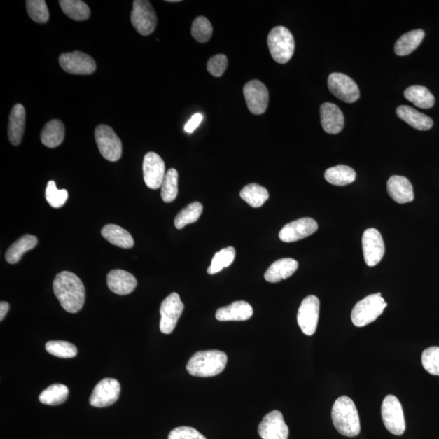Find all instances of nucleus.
I'll return each instance as SVG.
<instances>
[{"mask_svg":"<svg viewBox=\"0 0 439 439\" xmlns=\"http://www.w3.org/2000/svg\"><path fill=\"white\" fill-rule=\"evenodd\" d=\"M168 439H207L195 428L181 426L174 428L169 433Z\"/></svg>","mask_w":439,"mask_h":439,"instance_id":"c03bdc74","label":"nucleus"},{"mask_svg":"<svg viewBox=\"0 0 439 439\" xmlns=\"http://www.w3.org/2000/svg\"><path fill=\"white\" fill-rule=\"evenodd\" d=\"M263 439H288L289 428L280 411H272L263 418L258 427Z\"/></svg>","mask_w":439,"mask_h":439,"instance_id":"f3484780","label":"nucleus"},{"mask_svg":"<svg viewBox=\"0 0 439 439\" xmlns=\"http://www.w3.org/2000/svg\"><path fill=\"white\" fill-rule=\"evenodd\" d=\"M252 315L253 309L249 302L243 300L232 302L216 312V320L219 321H244L249 320Z\"/></svg>","mask_w":439,"mask_h":439,"instance_id":"4be33fe9","label":"nucleus"},{"mask_svg":"<svg viewBox=\"0 0 439 439\" xmlns=\"http://www.w3.org/2000/svg\"><path fill=\"white\" fill-rule=\"evenodd\" d=\"M130 20L137 32L144 36L153 33L158 25V16L148 0H134Z\"/></svg>","mask_w":439,"mask_h":439,"instance_id":"0eeeda50","label":"nucleus"},{"mask_svg":"<svg viewBox=\"0 0 439 439\" xmlns=\"http://www.w3.org/2000/svg\"><path fill=\"white\" fill-rule=\"evenodd\" d=\"M109 288L115 294L126 295L133 292L137 286L135 277L127 271L114 270L109 272L107 276Z\"/></svg>","mask_w":439,"mask_h":439,"instance_id":"aec40b11","label":"nucleus"},{"mask_svg":"<svg viewBox=\"0 0 439 439\" xmlns=\"http://www.w3.org/2000/svg\"><path fill=\"white\" fill-rule=\"evenodd\" d=\"M144 179L150 189H159L162 186L165 176V165L158 154L146 153L143 163Z\"/></svg>","mask_w":439,"mask_h":439,"instance_id":"dca6fc26","label":"nucleus"},{"mask_svg":"<svg viewBox=\"0 0 439 439\" xmlns=\"http://www.w3.org/2000/svg\"><path fill=\"white\" fill-rule=\"evenodd\" d=\"M59 63L65 72L71 74L89 75L97 70V63L87 53L76 50L60 55Z\"/></svg>","mask_w":439,"mask_h":439,"instance_id":"f8f14e48","label":"nucleus"},{"mask_svg":"<svg viewBox=\"0 0 439 439\" xmlns=\"http://www.w3.org/2000/svg\"><path fill=\"white\" fill-rule=\"evenodd\" d=\"M318 230L317 222L312 218L298 219L286 225L279 233V239L285 243H293L314 235Z\"/></svg>","mask_w":439,"mask_h":439,"instance_id":"a211bd4d","label":"nucleus"},{"mask_svg":"<svg viewBox=\"0 0 439 439\" xmlns=\"http://www.w3.org/2000/svg\"><path fill=\"white\" fill-rule=\"evenodd\" d=\"M59 4L64 14L75 21H85L90 16L88 5L82 0H60Z\"/></svg>","mask_w":439,"mask_h":439,"instance_id":"473e14b6","label":"nucleus"},{"mask_svg":"<svg viewBox=\"0 0 439 439\" xmlns=\"http://www.w3.org/2000/svg\"><path fill=\"white\" fill-rule=\"evenodd\" d=\"M53 291L65 311L77 314L83 309L85 299V286L79 277L73 272L63 271L55 276Z\"/></svg>","mask_w":439,"mask_h":439,"instance_id":"f257e3e1","label":"nucleus"},{"mask_svg":"<svg viewBox=\"0 0 439 439\" xmlns=\"http://www.w3.org/2000/svg\"><path fill=\"white\" fill-rule=\"evenodd\" d=\"M213 32V25L208 18L198 17L195 19L191 27V34L197 42L204 43L209 41Z\"/></svg>","mask_w":439,"mask_h":439,"instance_id":"58836bf2","label":"nucleus"},{"mask_svg":"<svg viewBox=\"0 0 439 439\" xmlns=\"http://www.w3.org/2000/svg\"><path fill=\"white\" fill-rule=\"evenodd\" d=\"M382 417L386 430L393 435L400 436L405 431L406 424L401 403L395 396H387L382 402Z\"/></svg>","mask_w":439,"mask_h":439,"instance_id":"6e6552de","label":"nucleus"},{"mask_svg":"<svg viewBox=\"0 0 439 439\" xmlns=\"http://www.w3.org/2000/svg\"><path fill=\"white\" fill-rule=\"evenodd\" d=\"M27 11L34 22L44 24L48 22L50 15L48 5L44 0H27Z\"/></svg>","mask_w":439,"mask_h":439,"instance_id":"ea45409f","label":"nucleus"},{"mask_svg":"<svg viewBox=\"0 0 439 439\" xmlns=\"http://www.w3.org/2000/svg\"><path fill=\"white\" fill-rule=\"evenodd\" d=\"M425 37V32L422 29H414L398 39L395 45V53L400 57L410 55L420 46Z\"/></svg>","mask_w":439,"mask_h":439,"instance_id":"c85d7f7f","label":"nucleus"},{"mask_svg":"<svg viewBox=\"0 0 439 439\" xmlns=\"http://www.w3.org/2000/svg\"><path fill=\"white\" fill-rule=\"evenodd\" d=\"M64 135V123L62 120L54 119L44 125L41 131V142L49 148H55L63 143Z\"/></svg>","mask_w":439,"mask_h":439,"instance_id":"bb28decb","label":"nucleus"},{"mask_svg":"<svg viewBox=\"0 0 439 439\" xmlns=\"http://www.w3.org/2000/svg\"><path fill=\"white\" fill-rule=\"evenodd\" d=\"M268 46L272 57L276 62L286 64L295 52V39L290 30L284 27H277L269 34Z\"/></svg>","mask_w":439,"mask_h":439,"instance_id":"39448f33","label":"nucleus"},{"mask_svg":"<svg viewBox=\"0 0 439 439\" xmlns=\"http://www.w3.org/2000/svg\"><path fill=\"white\" fill-rule=\"evenodd\" d=\"M179 193V173L175 169H170L166 173L161 186V198L165 203H171L176 200Z\"/></svg>","mask_w":439,"mask_h":439,"instance_id":"e433bc0d","label":"nucleus"},{"mask_svg":"<svg viewBox=\"0 0 439 439\" xmlns=\"http://www.w3.org/2000/svg\"><path fill=\"white\" fill-rule=\"evenodd\" d=\"M396 114L412 127L418 130H428L433 125V120L426 114L418 112L410 106L402 105L396 109Z\"/></svg>","mask_w":439,"mask_h":439,"instance_id":"393cba45","label":"nucleus"},{"mask_svg":"<svg viewBox=\"0 0 439 439\" xmlns=\"http://www.w3.org/2000/svg\"><path fill=\"white\" fill-rule=\"evenodd\" d=\"M69 388L63 384H53L40 393L39 400L43 405L55 406L62 405L69 396Z\"/></svg>","mask_w":439,"mask_h":439,"instance_id":"72a5a7b5","label":"nucleus"},{"mask_svg":"<svg viewBox=\"0 0 439 439\" xmlns=\"http://www.w3.org/2000/svg\"><path fill=\"white\" fill-rule=\"evenodd\" d=\"M227 360L225 353L221 351H198L189 360L186 370L195 377H214L224 371Z\"/></svg>","mask_w":439,"mask_h":439,"instance_id":"7ed1b4c3","label":"nucleus"},{"mask_svg":"<svg viewBox=\"0 0 439 439\" xmlns=\"http://www.w3.org/2000/svg\"><path fill=\"white\" fill-rule=\"evenodd\" d=\"M25 125V110L21 104L14 105L9 116L8 128L10 143L14 146L21 144Z\"/></svg>","mask_w":439,"mask_h":439,"instance_id":"b1692460","label":"nucleus"},{"mask_svg":"<svg viewBox=\"0 0 439 439\" xmlns=\"http://www.w3.org/2000/svg\"><path fill=\"white\" fill-rule=\"evenodd\" d=\"M203 116L201 113H196L191 117L189 122L185 125V131L186 133L191 134L198 128V126L203 120Z\"/></svg>","mask_w":439,"mask_h":439,"instance_id":"a18cd8bd","label":"nucleus"},{"mask_svg":"<svg viewBox=\"0 0 439 439\" xmlns=\"http://www.w3.org/2000/svg\"><path fill=\"white\" fill-rule=\"evenodd\" d=\"M405 97L417 107L428 109L435 103V97L426 88L422 85H412L405 90Z\"/></svg>","mask_w":439,"mask_h":439,"instance_id":"c756f323","label":"nucleus"},{"mask_svg":"<svg viewBox=\"0 0 439 439\" xmlns=\"http://www.w3.org/2000/svg\"><path fill=\"white\" fill-rule=\"evenodd\" d=\"M9 310V305L7 302H1L0 304V321H3Z\"/></svg>","mask_w":439,"mask_h":439,"instance_id":"49530a36","label":"nucleus"},{"mask_svg":"<svg viewBox=\"0 0 439 439\" xmlns=\"http://www.w3.org/2000/svg\"><path fill=\"white\" fill-rule=\"evenodd\" d=\"M37 244V237L25 235L15 242L12 246H10L6 254H5V259L9 264H17L25 252L34 249Z\"/></svg>","mask_w":439,"mask_h":439,"instance_id":"cd10ccee","label":"nucleus"},{"mask_svg":"<svg viewBox=\"0 0 439 439\" xmlns=\"http://www.w3.org/2000/svg\"><path fill=\"white\" fill-rule=\"evenodd\" d=\"M320 301L315 295H309L302 301L298 311L297 321L302 333L312 336L316 330L319 320Z\"/></svg>","mask_w":439,"mask_h":439,"instance_id":"9d476101","label":"nucleus"},{"mask_svg":"<svg viewBox=\"0 0 439 439\" xmlns=\"http://www.w3.org/2000/svg\"><path fill=\"white\" fill-rule=\"evenodd\" d=\"M240 197L252 208H260L269 200L270 194L264 186L251 183L244 186L241 190Z\"/></svg>","mask_w":439,"mask_h":439,"instance_id":"2f4dec72","label":"nucleus"},{"mask_svg":"<svg viewBox=\"0 0 439 439\" xmlns=\"http://www.w3.org/2000/svg\"><path fill=\"white\" fill-rule=\"evenodd\" d=\"M332 420L342 435L352 438L360 435L359 414L349 397L343 396L337 398L332 408Z\"/></svg>","mask_w":439,"mask_h":439,"instance_id":"f03ea898","label":"nucleus"},{"mask_svg":"<svg viewBox=\"0 0 439 439\" xmlns=\"http://www.w3.org/2000/svg\"><path fill=\"white\" fill-rule=\"evenodd\" d=\"M321 123L326 133L336 134L344 127V116L341 109L333 103L321 104L320 109Z\"/></svg>","mask_w":439,"mask_h":439,"instance_id":"6ab92c4d","label":"nucleus"},{"mask_svg":"<svg viewBox=\"0 0 439 439\" xmlns=\"http://www.w3.org/2000/svg\"><path fill=\"white\" fill-rule=\"evenodd\" d=\"M101 235L110 244L122 249H129L134 245L133 237L129 232L117 225H106L101 230Z\"/></svg>","mask_w":439,"mask_h":439,"instance_id":"a878e982","label":"nucleus"},{"mask_svg":"<svg viewBox=\"0 0 439 439\" xmlns=\"http://www.w3.org/2000/svg\"><path fill=\"white\" fill-rule=\"evenodd\" d=\"M244 95L250 112L254 115L265 113L268 108L270 95L264 83L259 80H252L244 88Z\"/></svg>","mask_w":439,"mask_h":439,"instance_id":"ddd939ff","label":"nucleus"},{"mask_svg":"<svg viewBox=\"0 0 439 439\" xmlns=\"http://www.w3.org/2000/svg\"><path fill=\"white\" fill-rule=\"evenodd\" d=\"M299 268L298 261L292 258L280 259L272 263L265 274V279L271 284H277L288 279Z\"/></svg>","mask_w":439,"mask_h":439,"instance_id":"5701e85b","label":"nucleus"},{"mask_svg":"<svg viewBox=\"0 0 439 439\" xmlns=\"http://www.w3.org/2000/svg\"><path fill=\"white\" fill-rule=\"evenodd\" d=\"M167 2H169V3L179 2V0H168Z\"/></svg>","mask_w":439,"mask_h":439,"instance_id":"de8ad7c7","label":"nucleus"},{"mask_svg":"<svg viewBox=\"0 0 439 439\" xmlns=\"http://www.w3.org/2000/svg\"><path fill=\"white\" fill-rule=\"evenodd\" d=\"M183 310L184 305L179 294L172 293L165 298L160 309V329L163 334L169 335L174 330Z\"/></svg>","mask_w":439,"mask_h":439,"instance_id":"1a4fd4ad","label":"nucleus"},{"mask_svg":"<svg viewBox=\"0 0 439 439\" xmlns=\"http://www.w3.org/2000/svg\"><path fill=\"white\" fill-rule=\"evenodd\" d=\"M48 203L55 209L62 208L67 203L69 193L67 190H58L54 181H48L45 193Z\"/></svg>","mask_w":439,"mask_h":439,"instance_id":"a19ab883","label":"nucleus"},{"mask_svg":"<svg viewBox=\"0 0 439 439\" xmlns=\"http://www.w3.org/2000/svg\"><path fill=\"white\" fill-rule=\"evenodd\" d=\"M202 213H203V205L200 202H193L185 207L176 216L174 221L176 228L181 230L189 224L195 223L200 219Z\"/></svg>","mask_w":439,"mask_h":439,"instance_id":"f704fd0d","label":"nucleus"},{"mask_svg":"<svg viewBox=\"0 0 439 439\" xmlns=\"http://www.w3.org/2000/svg\"><path fill=\"white\" fill-rule=\"evenodd\" d=\"M227 65H228V59L226 55L218 54L209 60L207 69L214 77L219 78L225 72Z\"/></svg>","mask_w":439,"mask_h":439,"instance_id":"37998d69","label":"nucleus"},{"mask_svg":"<svg viewBox=\"0 0 439 439\" xmlns=\"http://www.w3.org/2000/svg\"><path fill=\"white\" fill-rule=\"evenodd\" d=\"M235 256L236 251L233 246H228L216 252L209 267L208 274L210 275L218 274L222 270L230 266L235 260Z\"/></svg>","mask_w":439,"mask_h":439,"instance_id":"c9c22d12","label":"nucleus"},{"mask_svg":"<svg viewBox=\"0 0 439 439\" xmlns=\"http://www.w3.org/2000/svg\"><path fill=\"white\" fill-rule=\"evenodd\" d=\"M387 307L381 293L368 295L353 307L351 321L357 327L365 326L376 321Z\"/></svg>","mask_w":439,"mask_h":439,"instance_id":"20e7f679","label":"nucleus"},{"mask_svg":"<svg viewBox=\"0 0 439 439\" xmlns=\"http://www.w3.org/2000/svg\"><path fill=\"white\" fill-rule=\"evenodd\" d=\"M45 347L49 354L64 359L74 358L78 354L77 347L67 341H50Z\"/></svg>","mask_w":439,"mask_h":439,"instance_id":"4c0bfd02","label":"nucleus"},{"mask_svg":"<svg viewBox=\"0 0 439 439\" xmlns=\"http://www.w3.org/2000/svg\"><path fill=\"white\" fill-rule=\"evenodd\" d=\"M328 88L335 97L346 103H354L360 98V90L357 84L346 74H331L328 78Z\"/></svg>","mask_w":439,"mask_h":439,"instance_id":"9b49d317","label":"nucleus"},{"mask_svg":"<svg viewBox=\"0 0 439 439\" xmlns=\"http://www.w3.org/2000/svg\"><path fill=\"white\" fill-rule=\"evenodd\" d=\"M356 178V171L347 165L335 166L328 169L325 173V179L328 183L339 186L351 184Z\"/></svg>","mask_w":439,"mask_h":439,"instance_id":"7c9ffc66","label":"nucleus"},{"mask_svg":"<svg viewBox=\"0 0 439 439\" xmlns=\"http://www.w3.org/2000/svg\"><path fill=\"white\" fill-rule=\"evenodd\" d=\"M95 142L103 158L116 162L122 158L123 144L114 130L107 125H99L95 130Z\"/></svg>","mask_w":439,"mask_h":439,"instance_id":"423d86ee","label":"nucleus"},{"mask_svg":"<svg viewBox=\"0 0 439 439\" xmlns=\"http://www.w3.org/2000/svg\"><path fill=\"white\" fill-rule=\"evenodd\" d=\"M120 385L114 378H104L100 381L90 398V405L95 407H105L114 405L118 400Z\"/></svg>","mask_w":439,"mask_h":439,"instance_id":"2eb2a0df","label":"nucleus"},{"mask_svg":"<svg viewBox=\"0 0 439 439\" xmlns=\"http://www.w3.org/2000/svg\"><path fill=\"white\" fill-rule=\"evenodd\" d=\"M388 194L398 204L410 203L414 200L412 185L405 176H392L387 181Z\"/></svg>","mask_w":439,"mask_h":439,"instance_id":"412c9836","label":"nucleus"},{"mask_svg":"<svg viewBox=\"0 0 439 439\" xmlns=\"http://www.w3.org/2000/svg\"><path fill=\"white\" fill-rule=\"evenodd\" d=\"M364 258L368 266L379 264L385 255V244L380 232L376 229H368L362 237Z\"/></svg>","mask_w":439,"mask_h":439,"instance_id":"4468645a","label":"nucleus"},{"mask_svg":"<svg viewBox=\"0 0 439 439\" xmlns=\"http://www.w3.org/2000/svg\"><path fill=\"white\" fill-rule=\"evenodd\" d=\"M421 362L424 368L428 373L439 376V347H431L424 351Z\"/></svg>","mask_w":439,"mask_h":439,"instance_id":"79ce46f5","label":"nucleus"}]
</instances>
